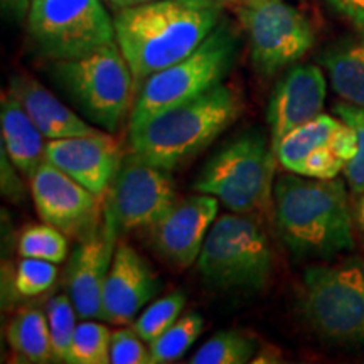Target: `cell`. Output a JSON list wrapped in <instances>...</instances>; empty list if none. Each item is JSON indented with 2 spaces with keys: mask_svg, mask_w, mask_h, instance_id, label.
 <instances>
[{
  "mask_svg": "<svg viewBox=\"0 0 364 364\" xmlns=\"http://www.w3.org/2000/svg\"><path fill=\"white\" fill-rule=\"evenodd\" d=\"M300 309L321 339L338 346H364V260L353 257L304 272Z\"/></svg>",
  "mask_w": 364,
  "mask_h": 364,
  "instance_id": "cell-6",
  "label": "cell"
},
{
  "mask_svg": "<svg viewBox=\"0 0 364 364\" xmlns=\"http://www.w3.org/2000/svg\"><path fill=\"white\" fill-rule=\"evenodd\" d=\"M238 19L248 38L255 71L262 78L292 66L314 46L309 17L285 0H240Z\"/></svg>",
  "mask_w": 364,
  "mask_h": 364,
  "instance_id": "cell-10",
  "label": "cell"
},
{
  "mask_svg": "<svg viewBox=\"0 0 364 364\" xmlns=\"http://www.w3.org/2000/svg\"><path fill=\"white\" fill-rule=\"evenodd\" d=\"M112 364H152L150 346L132 329L112 332L110 343Z\"/></svg>",
  "mask_w": 364,
  "mask_h": 364,
  "instance_id": "cell-31",
  "label": "cell"
},
{
  "mask_svg": "<svg viewBox=\"0 0 364 364\" xmlns=\"http://www.w3.org/2000/svg\"><path fill=\"white\" fill-rule=\"evenodd\" d=\"M318 63L344 102L364 107V29L331 43L318 54Z\"/></svg>",
  "mask_w": 364,
  "mask_h": 364,
  "instance_id": "cell-20",
  "label": "cell"
},
{
  "mask_svg": "<svg viewBox=\"0 0 364 364\" xmlns=\"http://www.w3.org/2000/svg\"><path fill=\"white\" fill-rule=\"evenodd\" d=\"M7 90L26 108L46 139H66V136L90 135L100 132L83 120L78 113L68 108L61 100L54 97L44 85L26 73L14 75L9 81Z\"/></svg>",
  "mask_w": 364,
  "mask_h": 364,
  "instance_id": "cell-18",
  "label": "cell"
},
{
  "mask_svg": "<svg viewBox=\"0 0 364 364\" xmlns=\"http://www.w3.org/2000/svg\"><path fill=\"white\" fill-rule=\"evenodd\" d=\"M0 127L2 149L19 172L29 176L46 159V136L9 90L0 102Z\"/></svg>",
  "mask_w": 364,
  "mask_h": 364,
  "instance_id": "cell-19",
  "label": "cell"
},
{
  "mask_svg": "<svg viewBox=\"0 0 364 364\" xmlns=\"http://www.w3.org/2000/svg\"><path fill=\"white\" fill-rule=\"evenodd\" d=\"M68 250L66 235L48 223L27 226L19 236L21 257L61 263L68 257Z\"/></svg>",
  "mask_w": 364,
  "mask_h": 364,
  "instance_id": "cell-27",
  "label": "cell"
},
{
  "mask_svg": "<svg viewBox=\"0 0 364 364\" xmlns=\"http://www.w3.org/2000/svg\"><path fill=\"white\" fill-rule=\"evenodd\" d=\"M272 265V247L263 228L250 215L238 213L216 218L196 262L206 285L245 294L265 289Z\"/></svg>",
  "mask_w": 364,
  "mask_h": 364,
  "instance_id": "cell-5",
  "label": "cell"
},
{
  "mask_svg": "<svg viewBox=\"0 0 364 364\" xmlns=\"http://www.w3.org/2000/svg\"><path fill=\"white\" fill-rule=\"evenodd\" d=\"M112 331L98 324L95 318L76 326L70 348V364H107L110 363Z\"/></svg>",
  "mask_w": 364,
  "mask_h": 364,
  "instance_id": "cell-25",
  "label": "cell"
},
{
  "mask_svg": "<svg viewBox=\"0 0 364 364\" xmlns=\"http://www.w3.org/2000/svg\"><path fill=\"white\" fill-rule=\"evenodd\" d=\"M223 21L220 0H154L118 9L117 44L140 85L201 46Z\"/></svg>",
  "mask_w": 364,
  "mask_h": 364,
  "instance_id": "cell-1",
  "label": "cell"
},
{
  "mask_svg": "<svg viewBox=\"0 0 364 364\" xmlns=\"http://www.w3.org/2000/svg\"><path fill=\"white\" fill-rule=\"evenodd\" d=\"M56 279L58 268L53 262L22 257L14 275V290L22 297H36L48 292Z\"/></svg>",
  "mask_w": 364,
  "mask_h": 364,
  "instance_id": "cell-30",
  "label": "cell"
},
{
  "mask_svg": "<svg viewBox=\"0 0 364 364\" xmlns=\"http://www.w3.org/2000/svg\"><path fill=\"white\" fill-rule=\"evenodd\" d=\"M220 201L201 194L177 199L174 206L149 228L150 245L157 257L174 270H186L198 262L204 240L218 218Z\"/></svg>",
  "mask_w": 364,
  "mask_h": 364,
  "instance_id": "cell-13",
  "label": "cell"
},
{
  "mask_svg": "<svg viewBox=\"0 0 364 364\" xmlns=\"http://www.w3.org/2000/svg\"><path fill=\"white\" fill-rule=\"evenodd\" d=\"M145 2H154V0H125L127 7H129V6H136V4H145Z\"/></svg>",
  "mask_w": 364,
  "mask_h": 364,
  "instance_id": "cell-38",
  "label": "cell"
},
{
  "mask_svg": "<svg viewBox=\"0 0 364 364\" xmlns=\"http://www.w3.org/2000/svg\"><path fill=\"white\" fill-rule=\"evenodd\" d=\"M326 2L354 29H364V0H326Z\"/></svg>",
  "mask_w": 364,
  "mask_h": 364,
  "instance_id": "cell-33",
  "label": "cell"
},
{
  "mask_svg": "<svg viewBox=\"0 0 364 364\" xmlns=\"http://www.w3.org/2000/svg\"><path fill=\"white\" fill-rule=\"evenodd\" d=\"M204 329V317L199 312L191 311L177 318L161 338L150 343L152 364H166L177 361L196 343Z\"/></svg>",
  "mask_w": 364,
  "mask_h": 364,
  "instance_id": "cell-24",
  "label": "cell"
},
{
  "mask_svg": "<svg viewBox=\"0 0 364 364\" xmlns=\"http://www.w3.org/2000/svg\"><path fill=\"white\" fill-rule=\"evenodd\" d=\"M7 341L21 361L44 364L53 361L48 316L38 307H26L7 327Z\"/></svg>",
  "mask_w": 364,
  "mask_h": 364,
  "instance_id": "cell-21",
  "label": "cell"
},
{
  "mask_svg": "<svg viewBox=\"0 0 364 364\" xmlns=\"http://www.w3.org/2000/svg\"><path fill=\"white\" fill-rule=\"evenodd\" d=\"M334 113L356 132L358 152L343 172L353 193L361 196L364 194V107L341 102L334 105Z\"/></svg>",
  "mask_w": 364,
  "mask_h": 364,
  "instance_id": "cell-29",
  "label": "cell"
},
{
  "mask_svg": "<svg viewBox=\"0 0 364 364\" xmlns=\"http://www.w3.org/2000/svg\"><path fill=\"white\" fill-rule=\"evenodd\" d=\"M4 7H7L9 11L16 12L17 16H22L27 9V0H2Z\"/></svg>",
  "mask_w": 364,
  "mask_h": 364,
  "instance_id": "cell-36",
  "label": "cell"
},
{
  "mask_svg": "<svg viewBox=\"0 0 364 364\" xmlns=\"http://www.w3.org/2000/svg\"><path fill=\"white\" fill-rule=\"evenodd\" d=\"M27 31L36 51L51 61L78 59L117 43L115 22L102 0H33Z\"/></svg>",
  "mask_w": 364,
  "mask_h": 364,
  "instance_id": "cell-9",
  "label": "cell"
},
{
  "mask_svg": "<svg viewBox=\"0 0 364 364\" xmlns=\"http://www.w3.org/2000/svg\"><path fill=\"white\" fill-rule=\"evenodd\" d=\"M361 221H363V226H364V199L361 203Z\"/></svg>",
  "mask_w": 364,
  "mask_h": 364,
  "instance_id": "cell-39",
  "label": "cell"
},
{
  "mask_svg": "<svg viewBox=\"0 0 364 364\" xmlns=\"http://www.w3.org/2000/svg\"><path fill=\"white\" fill-rule=\"evenodd\" d=\"M240 38L223 19L196 51L166 70L154 73L136 90L129 127H135L167 108L201 97L221 85L236 61Z\"/></svg>",
  "mask_w": 364,
  "mask_h": 364,
  "instance_id": "cell-4",
  "label": "cell"
},
{
  "mask_svg": "<svg viewBox=\"0 0 364 364\" xmlns=\"http://www.w3.org/2000/svg\"><path fill=\"white\" fill-rule=\"evenodd\" d=\"M31 194L41 220L66 236L86 240L103 226L100 196L44 159L29 176Z\"/></svg>",
  "mask_w": 364,
  "mask_h": 364,
  "instance_id": "cell-12",
  "label": "cell"
},
{
  "mask_svg": "<svg viewBox=\"0 0 364 364\" xmlns=\"http://www.w3.org/2000/svg\"><path fill=\"white\" fill-rule=\"evenodd\" d=\"M258 351V343L252 334L241 331H223L209 338L194 356L191 364H245L252 363Z\"/></svg>",
  "mask_w": 364,
  "mask_h": 364,
  "instance_id": "cell-23",
  "label": "cell"
},
{
  "mask_svg": "<svg viewBox=\"0 0 364 364\" xmlns=\"http://www.w3.org/2000/svg\"><path fill=\"white\" fill-rule=\"evenodd\" d=\"M184 306L186 295L182 292L164 295L154 304H150L142 314H139L132 322V327L145 343H154L179 318Z\"/></svg>",
  "mask_w": 364,
  "mask_h": 364,
  "instance_id": "cell-26",
  "label": "cell"
},
{
  "mask_svg": "<svg viewBox=\"0 0 364 364\" xmlns=\"http://www.w3.org/2000/svg\"><path fill=\"white\" fill-rule=\"evenodd\" d=\"M275 161L270 140L260 130H248L209 159L193 188L215 196L231 213L252 215L270 194Z\"/></svg>",
  "mask_w": 364,
  "mask_h": 364,
  "instance_id": "cell-8",
  "label": "cell"
},
{
  "mask_svg": "<svg viewBox=\"0 0 364 364\" xmlns=\"http://www.w3.org/2000/svg\"><path fill=\"white\" fill-rule=\"evenodd\" d=\"M115 248L117 236L103 225L97 235L81 240L71 255L66 272L68 295L83 321L102 318L103 285Z\"/></svg>",
  "mask_w": 364,
  "mask_h": 364,
  "instance_id": "cell-17",
  "label": "cell"
},
{
  "mask_svg": "<svg viewBox=\"0 0 364 364\" xmlns=\"http://www.w3.org/2000/svg\"><path fill=\"white\" fill-rule=\"evenodd\" d=\"M46 316L49 322L53 346V361L68 363L73 336L76 331V312L70 295H56L48 302Z\"/></svg>",
  "mask_w": 364,
  "mask_h": 364,
  "instance_id": "cell-28",
  "label": "cell"
},
{
  "mask_svg": "<svg viewBox=\"0 0 364 364\" xmlns=\"http://www.w3.org/2000/svg\"><path fill=\"white\" fill-rule=\"evenodd\" d=\"M49 71L91 122L108 132L120 127L134 102L135 81L117 43L83 58L53 61Z\"/></svg>",
  "mask_w": 364,
  "mask_h": 364,
  "instance_id": "cell-7",
  "label": "cell"
},
{
  "mask_svg": "<svg viewBox=\"0 0 364 364\" xmlns=\"http://www.w3.org/2000/svg\"><path fill=\"white\" fill-rule=\"evenodd\" d=\"M161 290V280L129 243H117L102 299V321L113 326L132 324Z\"/></svg>",
  "mask_w": 364,
  "mask_h": 364,
  "instance_id": "cell-15",
  "label": "cell"
},
{
  "mask_svg": "<svg viewBox=\"0 0 364 364\" xmlns=\"http://www.w3.org/2000/svg\"><path fill=\"white\" fill-rule=\"evenodd\" d=\"M12 161L9 159L6 150L2 149V194L12 201H21L24 198V189H22L19 176L16 172L19 169L17 167L12 169Z\"/></svg>",
  "mask_w": 364,
  "mask_h": 364,
  "instance_id": "cell-34",
  "label": "cell"
},
{
  "mask_svg": "<svg viewBox=\"0 0 364 364\" xmlns=\"http://www.w3.org/2000/svg\"><path fill=\"white\" fill-rule=\"evenodd\" d=\"M108 4H110V6L115 9V11H118V9H124V7H127V4H125V0H107Z\"/></svg>",
  "mask_w": 364,
  "mask_h": 364,
  "instance_id": "cell-37",
  "label": "cell"
},
{
  "mask_svg": "<svg viewBox=\"0 0 364 364\" xmlns=\"http://www.w3.org/2000/svg\"><path fill=\"white\" fill-rule=\"evenodd\" d=\"M346 164L336 156L334 150L327 144L324 147L312 152L306 161L302 162L297 174L306 177H316V179H334L339 172H343Z\"/></svg>",
  "mask_w": 364,
  "mask_h": 364,
  "instance_id": "cell-32",
  "label": "cell"
},
{
  "mask_svg": "<svg viewBox=\"0 0 364 364\" xmlns=\"http://www.w3.org/2000/svg\"><path fill=\"white\" fill-rule=\"evenodd\" d=\"M241 102L230 86L218 85L176 107L129 127L130 150L164 171L193 161L240 117Z\"/></svg>",
  "mask_w": 364,
  "mask_h": 364,
  "instance_id": "cell-3",
  "label": "cell"
},
{
  "mask_svg": "<svg viewBox=\"0 0 364 364\" xmlns=\"http://www.w3.org/2000/svg\"><path fill=\"white\" fill-rule=\"evenodd\" d=\"M220 2H240V0H220Z\"/></svg>",
  "mask_w": 364,
  "mask_h": 364,
  "instance_id": "cell-40",
  "label": "cell"
},
{
  "mask_svg": "<svg viewBox=\"0 0 364 364\" xmlns=\"http://www.w3.org/2000/svg\"><path fill=\"white\" fill-rule=\"evenodd\" d=\"M124 157L120 144L103 132L46 144V159L100 198L107 194Z\"/></svg>",
  "mask_w": 364,
  "mask_h": 364,
  "instance_id": "cell-16",
  "label": "cell"
},
{
  "mask_svg": "<svg viewBox=\"0 0 364 364\" xmlns=\"http://www.w3.org/2000/svg\"><path fill=\"white\" fill-rule=\"evenodd\" d=\"M341 124H343L341 118L338 120V118L321 113L309 120L307 124L297 127L289 135H285L275 150V159L287 171L297 174L302 162L312 152L331 142L332 135Z\"/></svg>",
  "mask_w": 364,
  "mask_h": 364,
  "instance_id": "cell-22",
  "label": "cell"
},
{
  "mask_svg": "<svg viewBox=\"0 0 364 364\" xmlns=\"http://www.w3.org/2000/svg\"><path fill=\"white\" fill-rule=\"evenodd\" d=\"M273 203L277 230L295 258L331 260L354 248L344 181L280 176Z\"/></svg>",
  "mask_w": 364,
  "mask_h": 364,
  "instance_id": "cell-2",
  "label": "cell"
},
{
  "mask_svg": "<svg viewBox=\"0 0 364 364\" xmlns=\"http://www.w3.org/2000/svg\"><path fill=\"white\" fill-rule=\"evenodd\" d=\"M177 201L169 171L154 166L130 150L103 198V225L113 235L150 228Z\"/></svg>",
  "mask_w": 364,
  "mask_h": 364,
  "instance_id": "cell-11",
  "label": "cell"
},
{
  "mask_svg": "<svg viewBox=\"0 0 364 364\" xmlns=\"http://www.w3.org/2000/svg\"><path fill=\"white\" fill-rule=\"evenodd\" d=\"M326 95V75L316 65H294L280 76L267 110L273 156L285 135L321 115Z\"/></svg>",
  "mask_w": 364,
  "mask_h": 364,
  "instance_id": "cell-14",
  "label": "cell"
},
{
  "mask_svg": "<svg viewBox=\"0 0 364 364\" xmlns=\"http://www.w3.org/2000/svg\"><path fill=\"white\" fill-rule=\"evenodd\" d=\"M279 356H280V353L277 351V349L263 348L262 351H257L252 363H255V364H258V363H265V364L267 363H277V361H280Z\"/></svg>",
  "mask_w": 364,
  "mask_h": 364,
  "instance_id": "cell-35",
  "label": "cell"
}]
</instances>
